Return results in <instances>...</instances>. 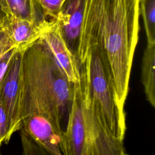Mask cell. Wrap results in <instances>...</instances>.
<instances>
[{
  "instance_id": "1",
  "label": "cell",
  "mask_w": 155,
  "mask_h": 155,
  "mask_svg": "<svg viewBox=\"0 0 155 155\" xmlns=\"http://www.w3.org/2000/svg\"><path fill=\"white\" fill-rule=\"evenodd\" d=\"M139 0H85L77 58L82 64L88 49L99 50L122 109L139 39Z\"/></svg>"
},
{
  "instance_id": "2",
  "label": "cell",
  "mask_w": 155,
  "mask_h": 155,
  "mask_svg": "<svg viewBox=\"0 0 155 155\" xmlns=\"http://www.w3.org/2000/svg\"><path fill=\"white\" fill-rule=\"evenodd\" d=\"M73 85L41 36L24 49L19 84L21 128L24 119L31 115H41L61 136L71 107Z\"/></svg>"
},
{
  "instance_id": "3",
  "label": "cell",
  "mask_w": 155,
  "mask_h": 155,
  "mask_svg": "<svg viewBox=\"0 0 155 155\" xmlns=\"http://www.w3.org/2000/svg\"><path fill=\"white\" fill-rule=\"evenodd\" d=\"M59 147L63 155H129L123 140L114 137L103 124L81 65L80 79L74 83L71 107Z\"/></svg>"
},
{
  "instance_id": "4",
  "label": "cell",
  "mask_w": 155,
  "mask_h": 155,
  "mask_svg": "<svg viewBox=\"0 0 155 155\" xmlns=\"http://www.w3.org/2000/svg\"><path fill=\"white\" fill-rule=\"evenodd\" d=\"M80 65L103 124L114 137L124 140L127 130L125 113L117 103L113 82L99 50L95 47L88 49L84 62Z\"/></svg>"
},
{
  "instance_id": "5",
  "label": "cell",
  "mask_w": 155,
  "mask_h": 155,
  "mask_svg": "<svg viewBox=\"0 0 155 155\" xmlns=\"http://www.w3.org/2000/svg\"><path fill=\"white\" fill-rule=\"evenodd\" d=\"M23 50H17L15 53L0 83L1 99L12 135L21 129L19 119V97Z\"/></svg>"
},
{
  "instance_id": "6",
  "label": "cell",
  "mask_w": 155,
  "mask_h": 155,
  "mask_svg": "<svg viewBox=\"0 0 155 155\" xmlns=\"http://www.w3.org/2000/svg\"><path fill=\"white\" fill-rule=\"evenodd\" d=\"M41 37L48 46L56 61L68 79L73 84L78 82L80 79L79 62L66 45L58 22H52Z\"/></svg>"
},
{
  "instance_id": "7",
  "label": "cell",
  "mask_w": 155,
  "mask_h": 155,
  "mask_svg": "<svg viewBox=\"0 0 155 155\" xmlns=\"http://www.w3.org/2000/svg\"><path fill=\"white\" fill-rule=\"evenodd\" d=\"M84 6L85 0H65L56 20L66 45L76 58Z\"/></svg>"
},
{
  "instance_id": "8",
  "label": "cell",
  "mask_w": 155,
  "mask_h": 155,
  "mask_svg": "<svg viewBox=\"0 0 155 155\" xmlns=\"http://www.w3.org/2000/svg\"><path fill=\"white\" fill-rule=\"evenodd\" d=\"M20 131L30 136L51 155H63L59 147L61 136L44 116L31 115L24 119Z\"/></svg>"
},
{
  "instance_id": "9",
  "label": "cell",
  "mask_w": 155,
  "mask_h": 155,
  "mask_svg": "<svg viewBox=\"0 0 155 155\" xmlns=\"http://www.w3.org/2000/svg\"><path fill=\"white\" fill-rule=\"evenodd\" d=\"M6 24L15 48L24 50L38 39L48 25H41L33 21L18 18L5 14Z\"/></svg>"
},
{
  "instance_id": "10",
  "label": "cell",
  "mask_w": 155,
  "mask_h": 155,
  "mask_svg": "<svg viewBox=\"0 0 155 155\" xmlns=\"http://www.w3.org/2000/svg\"><path fill=\"white\" fill-rule=\"evenodd\" d=\"M8 14L18 18L33 21L47 26L53 21L47 18L36 0H4Z\"/></svg>"
},
{
  "instance_id": "11",
  "label": "cell",
  "mask_w": 155,
  "mask_h": 155,
  "mask_svg": "<svg viewBox=\"0 0 155 155\" xmlns=\"http://www.w3.org/2000/svg\"><path fill=\"white\" fill-rule=\"evenodd\" d=\"M155 44L147 43L142 61L141 81L146 99L155 107Z\"/></svg>"
},
{
  "instance_id": "12",
  "label": "cell",
  "mask_w": 155,
  "mask_h": 155,
  "mask_svg": "<svg viewBox=\"0 0 155 155\" xmlns=\"http://www.w3.org/2000/svg\"><path fill=\"white\" fill-rule=\"evenodd\" d=\"M139 12L143 19L147 43L155 44V0H139Z\"/></svg>"
},
{
  "instance_id": "13",
  "label": "cell",
  "mask_w": 155,
  "mask_h": 155,
  "mask_svg": "<svg viewBox=\"0 0 155 155\" xmlns=\"http://www.w3.org/2000/svg\"><path fill=\"white\" fill-rule=\"evenodd\" d=\"M22 155H51L30 136L21 131Z\"/></svg>"
},
{
  "instance_id": "14",
  "label": "cell",
  "mask_w": 155,
  "mask_h": 155,
  "mask_svg": "<svg viewBox=\"0 0 155 155\" xmlns=\"http://www.w3.org/2000/svg\"><path fill=\"white\" fill-rule=\"evenodd\" d=\"M45 16L56 21L65 0H36Z\"/></svg>"
},
{
  "instance_id": "15",
  "label": "cell",
  "mask_w": 155,
  "mask_h": 155,
  "mask_svg": "<svg viewBox=\"0 0 155 155\" xmlns=\"http://www.w3.org/2000/svg\"><path fill=\"white\" fill-rule=\"evenodd\" d=\"M15 48L11 40L6 24L5 14L0 15V58L7 51Z\"/></svg>"
},
{
  "instance_id": "16",
  "label": "cell",
  "mask_w": 155,
  "mask_h": 155,
  "mask_svg": "<svg viewBox=\"0 0 155 155\" xmlns=\"http://www.w3.org/2000/svg\"><path fill=\"white\" fill-rule=\"evenodd\" d=\"M12 136L9 130L7 118L0 96V143H7Z\"/></svg>"
},
{
  "instance_id": "17",
  "label": "cell",
  "mask_w": 155,
  "mask_h": 155,
  "mask_svg": "<svg viewBox=\"0 0 155 155\" xmlns=\"http://www.w3.org/2000/svg\"><path fill=\"white\" fill-rule=\"evenodd\" d=\"M17 50L19 49L16 48H12L5 52L0 58V83L3 79L13 54Z\"/></svg>"
},
{
  "instance_id": "18",
  "label": "cell",
  "mask_w": 155,
  "mask_h": 155,
  "mask_svg": "<svg viewBox=\"0 0 155 155\" xmlns=\"http://www.w3.org/2000/svg\"><path fill=\"white\" fill-rule=\"evenodd\" d=\"M0 5L2 7V11L5 14H7L8 13V11H7V6L4 0H0Z\"/></svg>"
},
{
  "instance_id": "19",
  "label": "cell",
  "mask_w": 155,
  "mask_h": 155,
  "mask_svg": "<svg viewBox=\"0 0 155 155\" xmlns=\"http://www.w3.org/2000/svg\"><path fill=\"white\" fill-rule=\"evenodd\" d=\"M4 13L3 12V11H2V7H1V5H0V15H2V14H4Z\"/></svg>"
},
{
  "instance_id": "20",
  "label": "cell",
  "mask_w": 155,
  "mask_h": 155,
  "mask_svg": "<svg viewBox=\"0 0 155 155\" xmlns=\"http://www.w3.org/2000/svg\"><path fill=\"white\" fill-rule=\"evenodd\" d=\"M1 144H2V143H0V147H1ZM0 155H1V154H0Z\"/></svg>"
}]
</instances>
